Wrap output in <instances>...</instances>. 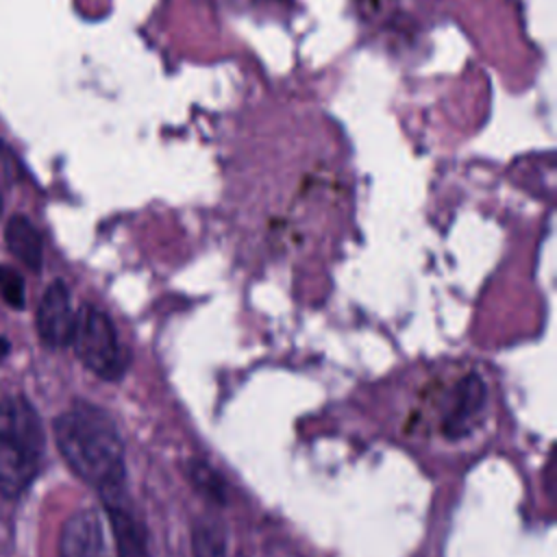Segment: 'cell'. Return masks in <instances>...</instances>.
Listing matches in <instances>:
<instances>
[{"label": "cell", "instance_id": "1", "mask_svg": "<svg viewBox=\"0 0 557 557\" xmlns=\"http://www.w3.org/2000/svg\"><path fill=\"white\" fill-rule=\"evenodd\" d=\"M54 437L67 466L100 496L124 487V444L107 411L81 403L54 420Z\"/></svg>", "mask_w": 557, "mask_h": 557}, {"label": "cell", "instance_id": "9", "mask_svg": "<svg viewBox=\"0 0 557 557\" xmlns=\"http://www.w3.org/2000/svg\"><path fill=\"white\" fill-rule=\"evenodd\" d=\"M194 557H224L226 555V529L222 520L202 516L191 527Z\"/></svg>", "mask_w": 557, "mask_h": 557}, {"label": "cell", "instance_id": "11", "mask_svg": "<svg viewBox=\"0 0 557 557\" xmlns=\"http://www.w3.org/2000/svg\"><path fill=\"white\" fill-rule=\"evenodd\" d=\"M0 292L4 300L13 307H20L24 302V289H22V278L15 274L11 268L0 265Z\"/></svg>", "mask_w": 557, "mask_h": 557}, {"label": "cell", "instance_id": "3", "mask_svg": "<svg viewBox=\"0 0 557 557\" xmlns=\"http://www.w3.org/2000/svg\"><path fill=\"white\" fill-rule=\"evenodd\" d=\"M70 344L81 363L100 379L115 381L128 368V352L117 339L111 318L94 305H83L74 318Z\"/></svg>", "mask_w": 557, "mask_h": 557}, {"label": "cell", "instance_id": "8", "mask_svg": "<svg viewBox=\"0 0 557 557\" xmlns=\"http://www.w3.org/2000/svg\"><path fill=\"white\" fill-rule=\"evenodd\" d=\"M7 246L9 250L30 270L41 268V239L37 228L24 218V215H13L7 224L4 231Z\"/></svg>", "mask_w": 557, "mask_h": 557}, {"label": "cell", "instance_id": "2", "mask_svg": "<svg viewBox=\"0 0 557 557\" xmlns=\"http://www.w3.org/2000/svg\"><path fill=\"white\" fill-rule=\"evenodd\" d=\"M44 457L41 422L22 396L0 398V494L20 496L37 476Z\"/></svg>", "mask_w": 557, "mask_h": 557}, {"label": "cell", "instance_id": "7", "mask_svg": "<svg viewBox=\"0 0 557 557\" xmlns=\"http://www.w3.org/2000/svg\"><path fill=\"white\" fill-rule=\"evenodd\" d=\"M59 557H109L102 522L96 511H76L63 522Z\"/></svg>", "mask_w": 557, "mask_h": 557}, {"label": "cell", "instance_id": "6", "mask_svg": "<svg viewBox=\"0 0 557 557\" xmlns=\"http://www.w3.org/2000/svg\"><path fill=\"white\" fill-rule=\"evenodd\" d=\"M485 400H487V392L483 381L476 374L463 376L457 383L448 411L442 420L444 435L448 440L466 437L474 429V422L479 420V416L483 413Z\"/></svg>", "mask_w": 557, "mask_h": 557}, {"label": "cell", "instance_id": "4", "mask_svg": "<svg viewBox=\"0 0 557 557\" xmlns=\"http://www.w3.org/2000/svg\"><path fill=\"white\" fill-rule=\"evenodd\" d=\"M117 557H150L148 533L141 518L124 496V487L102 494Z\"/></svg>", "mask_w": 557, "mask_h": 557}, {"label": "cell", "instance_id": "10", "mask_svg": "<svg viewBox=\"0 0 557 557\" xmlns=\"http://www.w3.org/2000/svg\"><path fill=\"white\" fill-rule=\"evenodd\" d=\"M187 479H189L191 487L198 494H202L207 500H211L215 505L226 503V485H224L222 476L205 461H198V459L187 461Z\"/></svg>", "mask_w": 557, "mask_h": 557}, {"label": "cell", "instance_id": "5", "mask_svg": "<svg viewBox=\"0 0 557 557\" xmlns=\"http://www.w3.org/2000/svg\"><path fill=\"white\" fill-rule=\"evenodd\" d=\"M74 318L70 292L61 281H54L41 296L37 309V331L44 344L59 348L67 346L74 331Z\"/></svg>", "mask_w": 557, "mask_h": 557}]
</instances>
